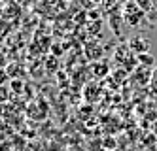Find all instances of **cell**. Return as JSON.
Listing matches in <instances>:
<instances>
[{
  "instance_id": "cell-7",
  "label": "cell",
  "mask_w": 157,
  "mask_h": 151,
  "mask_svg": "<svg viewBox=\"0 0 157 151\" xmlns=\"http://www.w3.org/2000/svg\"><path fill=\"white\" fill-rule=\"evenodd\" d=\"M8 77H10V76H8V72H6V70H0V87L6 83V79H8Z\"/></svg>"
},
{
  "instance_id": "cell-4",
  "label": "cell",
  "mask_w": 157,
  "mask_h": 151,
  "mask_svg": "<svg viewBox=\"0 0 157 151\" xmlns=\"http://www.w3.org/2000/svg\"><path fill=\"white\" fill-rule=\"evenodd\" d=\"M136 59H138V64H142V66H151L153 64V57L150 53H140V55H136Z\"/></svg>"
},
{
  "instance_id": "cell-2",
  "label": "cell",
  "mask_w": 157,
  "mask_h": 151,
  "mask_svg": "<svg viewBox=\"0 0 157 151\" xmlns=\"http://www.w3.org/2000/svg\"><path fill=\"white\" fill-rule=\"evenodd\" d=\"M129 49L138 51V55H140V53H146V49H148V43H146L142 38H132V40L129 42Z\"/></svg>"
},
{
  "instance_id": "cell-1",
  "label": "cell",
  "mask_w": 157,
  "mask_h": 151,
  "mask_svg": "<svg viewBox=\"0 0 157 151\" xmlns=\"http://www.w3.org/2000/svg\"><path fill=\"white\" fill-rule=\"evenodd\" d=\"M142 15H144V11L136 6V4H132V11H131V8L127 6V11H125V19L131 23V25H138L140 23V19H142Z\"/></svg>"
},
{
  "instance_id": "cell-8",
  "label": "cell",
  "mask_w": 157,
  "mask_h": 151,
  "mask_svg": "<svg viewBox=\"0 0 157 151\" xmlns=\"http://www.w3.org/2000/svg\"><path fill=\"white\" fill-rule=\"evenodd\" d=\"M53 68L57 70V61H55V62H49V64H48V74H53Z\"/></svg>"
},
{
  "instance_id": "cell-6",
  "label": "cell",
  "mask_w": 157,
  "mask_h": 151,
  "mask_svg": "<svg viewBox=\"0 0 157 151\" xmlns=\"http://www.w3.org/2000/svg\"><path fill=\"white\" fill-rule=\"evenodd\" d=\"M10 87H12L13 92H21V89L25 87V81L23 79H12L10 81Z\"/></svg>"
},
{
  "instance_id": "cell-5",
  "label": "cell",
  "mask_w": 157,
  "mask_h": 151,
  "mask_svg": "<svg viewBox=\"0 0 157 151\" xmlns=\"http://www.w3.org/2000/svg\"><path fill=\"white\" fill-rule=\"evenodd\" d=\"M134 4H136L142 11H150V9H153V0H134Z\"/></svg>"
},
{
  "instance_id": "cell-3",
  "label": "cell",
  "mask_w": 157,
  "mask_h": 151,
  "mask_svg": "<svg viewBox=\"0 0 157 151\" xmlns=\"http://www.w3.org/2000/svg\"><path fill=\"white\" fill-rule=\"evenodd\" d=\"M6 72L10 74V77H13V79H21V76H23V66H21V64H10Z\"/></svg>"
},
{
  "instance_id": "cell-9",
  "label": "cell",
  "mask_w": 157,
  "mask_h": 151,
  "mask_svg": "<svg viewBox=\"0 0 157 151\" xmlns=\"http://www.w3.org/2000/svg\"><path fill=\"white\" fill-rule=\"evenodd\" d=\"M51 51H53V53H57V55H59V53H61V47H55V45H53V47H51Z\"/></svg>"
}]
</instances>
